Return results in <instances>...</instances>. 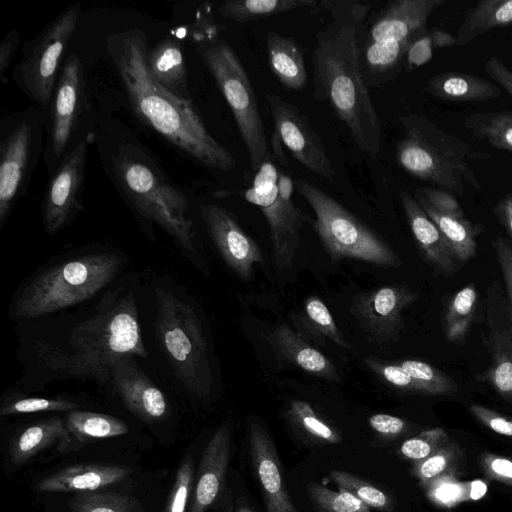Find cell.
Wrapping results in <instances>:
<instances>
[{
	"label": "cell",
	"mask_w": 512,
	"mask_h": 512,
	"mask_svg": "<svg viewBox=\"0 0 512 512\" xmlns=\"http://www.w3.org/2000/svg\"><path fill=\"white\" fill-rule=\"evenodd\" d=\"M273 123L271 147L282 165H288L282 150L285 146L292 157L312 173L334 181L336 171L327 150L306 115L279 95H265Z\"/></svg>",
	"instance_id": "13"
},
{
	"label": "cell",
	"mask_w": 512,
	"mask_h": 512,
	"mask_svg": "<svg viewBox=\"0 0 512 512\" xmlns=\"http://www.w3.org/2000/svg\"><path fill=\"white\" fill-rule=\"evenodd\" d=\"M290 318L305 340L309 339L323 345L326 339H329L341 348H351L326 304L316 296L308 297L304 301L303 308Z\"/></svg>",
	"instance_id": "31"
},
{
	"label": "cell",
	"mask_w": 512,
	"mask_h": 512,
	"mask_svg": "<svg viewBox=\"0 0 512 512\" xmlns=\"http://www.w3.org/2000/svg\"><path fill=\"white\" fill-rule=\"evenodd\" d=\"M122 263L119 254L106 251L59 262L23 288L11 313L16 318H35L90 299L113 280Z\"/></svg>",
	"instance_id": "7"
},
{
	"label": "cell",
	"mask_w": 512,
	"mask_h": 512,
	"mask_svg": "<svg viewBox=\"0 0 512 512\" xmlns=\"http://www.w3.org/2000/svg\"><path fill=\"white\" fill-rule=\"evenodd\" d=\"M146 66L150 75L167 91L178 98L191 99L185 55L179 38L166 36L148 49Z\"/></svg>",
	"instance_id": "26"
},
{
	"label": "cell",
	"mask_w": 512,
	"mask_h": 512,
	"mask_svg": "<svg viewBox=\"0 0 512 512\" xmlns=\"http://www.w3.org/2000/svg\"><path fill=\"white\" fill-rule=\"evenodd\" d=\"M320 3L317 0H229L218 5L217 11L225 19L246 23L291 10L315 8Z\"/></svg>",
	"instance_id": "35"
},
{
	"label": "cell",
	"mask_w": 512,
	"mask_h": 512,
	"mask_svg": "<svg viewBox=\"0 0 512 512\" xmlns=\"http://www.w3.org/2000/svg\"><path fill=\"white\" fill-rule=\"evenodd\" d=\"M131 472V469L122 466L80 464L42 478L34 488L40 492H94L116 485Z\"/></svg>",
	"instance_id": "24"
},
{
	"label": "cell",
	"mask_w": 512,
	"mask_h": 512,
	"mask_svg": "<svg viewBox=\"0 0 512 512\" xmlns=\"http://www.w3.org/2000/svg\"><path fill=\"white\" fill-rule=\"evenodd\" d=\"M416 299L417 294L406 285H385L356 295L350 311L372 341L391 343L403 329L404 310Z\"/></svg>",
	"instance_id": "16"
},
{
	"label": "cell",
	"mask_w": 512,
	"mask_h": 512,
	"mask_svg": "<svg viewBox=\"0 0 512 512\" xmlns=\"http://www.w3.org/2000/svg\"><path fill=\"white\" fill-rule=\"evenodd\" d=\"M471 415L493 432L512 438V417L479 404L469 407Z\"/></svg>",
	"instance_id": "51"
},
{
	"label": "cell",
	"mask_w": 512,
	"mask_h": 512,
	"mask_svg": "<svg viewBox=\"0 0 512 512\" xmlns=\"http://www.w3.org/2000/svg\"><path fill=\"white\" fill-rule=\"evenodd\" d=\"M195 482L194 462L187 457L177 470L169 496L167 512H185Z\"/></svg>",
	"instance_id": "46"
},
{
	"label": "cell",
	"mask_w": 512,
	"mask_h": 512,
	"mask_svg": "<svg viewBox=\"0 0 512 512\" xmlns=\"http://www.w3.org/2000/svg\"><path fill=\"white\" fill-rule=\"evenodd\" d=\"M463 124L477 139L512 153V111L477 112L466 116Z\"/></svg>",
	"instance_id": "36"
},
{
	"label": "cell",
	"mask_w": 512,
	"mask_h": 512,
	"mask_svg": "<svg viewBox=\"0 0 512 512\" xmlns=\"http://www.w3.org/2000/svg\"><path fill=\"white\" fill-rule=\"evenodd\" d=\"M294 182L266 161L257 171L253 185L238 193L257 206L270 231L272 255L276 268L286 271L293 267L300 247V233L308 217L293 201Z\"/></svg>",
	"instance_id": "11"
},
{
	"label": "cell",
	"mask_w": 512,
	"mask_h": 512,
	"mask_svg": "<svg viewBox=\"0 0 512 512\" xmlns=\"http://www.w3.org/2000/svg\"><path fill=\"white\" fill-rule=\"evenodd\" d=\"M111 178L136 216L166 232L180 250L201 267L196 232L186 195L140 143L123 140L109 156Z\"/></svg>",
	"instance_id": "4"
},
{
	"label": "cell",
	"mask_w": 512,
	"mask_h": 512,
	"mask_svg": "<svg viewBox=\"0 0 512 512\" xmlns=\"http://www.w3.org/2000/svg\"><path fill=\"white\" fill-rule=\"evenodd\" d=\"M105 43L130 106L142 123L206 167L223 172L236 167V159L209 133L192 99L178 98L150 75L142 30L111 33Z\"/></svg>",
	"instance_id": "2"
},
{
	"label": "cell",
	"mask_w": 512,
	"mask_h": 512,
	"mask_svg": "<svg viewBox=\"0 0 512 512\" xmlns=\"http://www.w3.org/2000/svg\"><path fill=\"white\" fill-rule=\"evenodd\" d=\"M411 41H365L362 44L360 62L367 86H378L396 77L405 66Z\"/></svg>",
	"instance_id": "29"
},
{
	"label": "cell",
	"mask_w": 512,
	"mask_h": 512,
	"mask_svg": "<svg viewBox=\"0 0 512 512\" xmlns=\"http://www.w3.org/2000/svg\"><path fill=\"white\" fill-rule=\"evenodd\" d=\"M330 477L339 490L351 493L368 507L383 511L393 509L391 497L367 481L343 470L330 471Z\"/></svg>",
	"instance_id": "40"
},
{
	"label": "cell",
	"mask_w": 512,
	"mask_h": 512,
	"mask_svg": "<svg viewBox=\"0 0 512 512\" xmlns=\"http://www.w3.org/2000/svg\"><path fill=\"white\" fill-rule=\"evenodd\" d=\"M294 187L314 212L315 218L308 217V221L331 260L349 259L384 268L402 265L395 250L335 198L304 179H296Z\"/></svg>",
	"instance_id": "8"
},
{
	"label": "cell",
	"mask_w": 512,
	"mask_h": 512,
	"mask_svg": "<svg viewBox=\"0 0 512 512\" xmlns=\"http://www.w3.org/2000/svg\"><path fill=\"white\" fill-rule=\"evenodd\" d=\"M512 24V0H482L470 8L456 35V46L467 45L496 27Z\"/></svg>",
	"instance_id": "33"
},
{
	"label": "cell",
	"mask_w": 512,
	"mask_h": 512,
	"mask_svg": "<svg viewBox=\"0 0 512 512\" xmlns=\"http://www.w3.org/2000/svg\"><path fill=\"white\" fill-rule=\"evenodd\" d=\"M331 20L315 36L313 96L328 102L358 147L372 159L381 151L382 125L361 70V32L370 5L324 1Z\"/></svg>",
	"instance_id": "1"
},
{
	"label": "cell",
	"mask_w": 512,
	"mask_h": 512,
	"mask_svg": "<svg viewBox=\"0 0 512 512\" xmlns=\"http://www.w3.org/2000/svg\"><path fill=\"white\" fill-rule=\"evenodd\" d=\"M251 466L260 483L266 512H299L287 492L272 439L256 419L248 422Z\"/></svg>",
	"instance_id": "19"
},
{
	"label": "cell",
	"mask_w": 512,
	"mask_h": 512,
	"mask_svg": "<svg viewBox=\"0 0 512 512\" xmlns=\"http://www.w3.org/2000/svg\"><path fill=\"white\" fill-rule=\"evenodd\" d=\"M447 0H396L373 19L365 41H411L425 30L429 17Z\"/></svg>",
	"instance_id": "20"
},
{
	"label": "cell",
	"mask_w": 512,
	"mask_h": 512,
	"mask_svg": "<svg viewBox=\"0 0 512 512\" xmlns=\"http://www.w3.org/2000/svg\"><path fill=\"white\" fill-rule=\"evenodd\" d=\"M81 3L67 6L23 47L22 58L12 71L17 87L36 106L49 107L68 44L75 32Z\"/></svg>",
	"instance_id": "12"
},
{
	"label": "cell",
	"mask_w": 512,
	"mask_h": 512,
	"mask_svg": "<svg viewBox=\"0 0 512 512\" xmlns=\"http://www.w3.org/2000/svg\"><path fill=\"white\" fill-rule=\"evenodd\" d=\"M201 217L226 265L242 280L249 281L255 266L264 262L263 253L226 208L203 204Z\"/></svg>",
	"instance_id": "18"
},
{
	"label": "cell",
	"mask_w": 512,
	"mask_h": 512,
	"mask_svg": "<svg viewBox=\"0 0 512 512\" xmlns=\"http://www.w3.org/2000/svg\"><path fill=\"white\" fill-rule=\"evenodd\" d=\"M429 31L435 50L456 46V37H454L451 33L439 27H433L429 29Z\"/></svg>",
	"instance_id": "57"
},
{
	"label": "cell",
	"mask_w": 512,
	"mask_h": 512,
	"mask_svg": "<svg viewBox=\"0 0 512 512\" xmlns=\"http://www.w3.org/2000/svg\"><path fill=\"white\" fill-rule=\"evenodd\" d=\"M434 45L429 29H425L413 38L405 57V69L412 72L433 58Z\"/></svg>",
	"instance_id": "49"
},
{
	"label": "cell",
	"mask_w": 512,
	"mask_h": 512,
	"mask_svg": "<svg viewBox=\"0 0 512 512\" xmlns=\"http://www.w3.org/2000/svg\"><path fill=\"white\" fill-rule=\"evenodd\" d=\"M413 196L416 199L423 200L439 212L453 214L456 216H466L454 194L445 190L432 187H422L416 189Z\"/></svg>",
	"instance_id": "48"
},
{
	"label": "cell",
	"mask_w": 512,
	"mask_h": 512,
	"mask_svg": "<svg viewBox=\"0 0 512 512\" xmlns=\"http://www.w3.org/2000/svg\"><path fill=\"white\" fill-rule=\"evenodd\" d=\"M89 141H79L64 156L49 178L42 202L46 232L58 233L82 208Z\"/></svg>",
	"instance_id": "15"
},
{
	"label": "cell",
	"mask_w": 512,
	"mask_h": 512,
	"mask_svg": "<svg viewBox=\"0 0 512 512\" xmlns=\"http://www.w3.org/2000/svg\"><path fill=\"white\" fill-rule=\"evenodd\" d=\"M287 414L290 421L310 437L327 443L340 442L339 434L318 417L308 402L293 400Z\"/></svg>",
	"instance_id": "42"
},
{
	"label": "cell",
	"mask_w": 512,
	"mask_h": 512,
	"mask_svg": "<svg viewBox=\"0 0 512 512\" xmlns=\"http://www.w3.org/2000/svg\"><path fill=\"white\" fill-rule=\"evenodd\" d=\"M431 501L441 506H454L467 499H473L471 485L457 482L454 477H443L425 486Z\"/></svg>",
	"instance_id": "47"
},
{
	"label": "cell",
	"mask_w": 512,
	"mask_h": 512,
	"mask_svg": "<svg viewBox=\"0 0 512 512\" xmlns=\"http://www.w3.org/2000/svg\"><path fill=\"white\" fill-rule=\"evenodd\" d=\"M495 215L512 236V193L502 198L494 208Z\"/></svg>",
	"instance_id": "56"
},
{
	"label": "cell",
	"mask_w": 512,
	"mask_h": 512,
	"mask_svg": "<svg viewBox=\"0 0 512 512\" xmlns=\"http://www.w3.org/2000/svg\"><path fill=\"white\" fill-rule=\"evenodd\" d=\"M398 363L417 382L423 394L442 396L452 395L458 391L453 378L427 362L407 359Z\"/></svg>",
	"instance_id": "39"
},
{
	"label": "cell",
	"mask_w": 512,
	"mask_h": 512,
	"mask_svg": "<svg viewBox=\"0 0 512 512\" xmlns=\"http://www.w3.org/2000/svg\"><path fill=\"white\" fill-rule=\"evenodd\" d=\"M37 355L48 372L59 377L91 378L105 383L124 358L147 356L132 292L118 290L76 325L63 344L39 342Z\"/></svg>",
	"instance_id": "3"
},
{
	"label": "cell",
	"mask_w": 512,
	"mask_h": 512,
	"mask_svg": "<svg viewBox=\"0 0 512 512\" xmlns=\"http://www.w3.org/2000/svg\"><path fill=\"white\" fill-rule=\"evenodd\" d=\"M502 291L490 290L485 305L486 344L490 367L477 379L488 383L502 398L512 401V309Z\"/></svg>",
	"instance_id": "17"
},
{
	"label": "cell",
	"mask_w": 512,
	"mask_h": 512,
	"mask_svg": "<svg viewBox=\"0 0 512 512\" xmlns=\"http://www.w3.org/2000/svg\"><path fill=\"white\" fill-rule=\"evenodd\" d=\"M484 475L492 481L512 486V460L493 453L484 452L479 458Z\"/></svg>",
	"instance_id": "50"
},
{
	"label": "cell",
	"mask_w": 512,
	"mask_h": 512,
	"mask_svg": "<svg viewBox=\"0 0 512 512\" xmlns=\"http://www.w3.org/2000/svg\"><path fill=\"white\" fill-rule=\"evenodd\" d=\"M399 197L412 235L425 261L441 273H454L457 260L438 227L407 190L401 189Z\"/></svg>",
	"instance_id": "23"
},
{
	"label": "cell",
	"mask_w": 512,
	"mask_h": 512,
	"mask_svg": "<svg viewBox=\"0 0 512 512\" xmlns=\"http://www.w3.org/2000/svg\"><path fill=\"white\" fill-rule=\"evenodd\" d=\"M69 441L64 420L51 417L38 421L14 437L10 446V459L14 465H22L42 450L58 444L60 451Z\"/></svg>",
	"instance_id": "30"
},
{
	"label": "cell",
	"mask_w": 512,
	"mask_h": 512,
	"mask_svg": "<svg viewBox=\"0 0 512 512\" xmlns=\"http://www.w3.org/2000/svg\"><path fill=\"white\" fill-rule=\"evenodd\" d=\"M451 440L444 429L432 428L405 440L400 447V452L403 457L417 462L434 454Z\"/></svg>",
	"instance_id": "44"
},
{
	"label": "cell",
	"mask_w": 512,
	"mask_h": 512,
	"mask_svg": "<svg viewBox=\"0 0 512 512\" xmlns=\"http://www.w3.org/2000/svg\"><path fill=\"white\" fill-rule=\"evenodd\" d=\"M266 338L280 360L306 373L331 381H339L340 377L334 364L286 323H281L267 332Z\"/></svg>",
	"instance_id": "25"
},
{
	"label": "cell",
	"mask_w": 512,
	"mask_h": 512,
	"mask_svg": "<svg viewBox=\"0 0 512 512\" xmlns=\"http://www.w3.org/2000/svg\"><path fill=\"white\" fill-rule=\"evenodd\" d=\"M230 442V429L223 424L203 451L188 512H206L219 496L229 464Z\"/></svg>",
	"instance_id": "21"
},
{
	"label": "cell",
	"mask_w": 512,
	"mask_h": 512,
	"mask_svg": "<svg viewBox=\"0 0 512 512\" xmlns=\"http://www.w3.org/2000/svg\"><path fill=\"white\" fill-rule=\"evenodd\" d=\"M416 200L438 227L457 261L467 262L475 256L478 231L466 216L442 213L429 206L423 200Z\"/></svg>",
	"instance_id": "34"
},
{
	"label": "cell",
	"mask_w": 512,
	"mask_h": 512,
	"mask_svg": "<svg viewBox=\"0 0 512 512\" xmlns=\"http://www.w3.org/2000/svg\"><path fill=\"white\" fill-rule=\"evenodd\" d=\"M125 406L143 420L154 422L168 414V403L162 391L155 386L131 361L124 358L111 376Z\"/></svg>",
	"instance_id": "22"
},
{
	"label": "cell",
	"mask_w": 512,
	"mask_h": 512,
	"mask_svg": "<svg viewBox=\"0 0 512 512\" xmlns=\"http://www.w3.org/2000/svg\"><path fill=\"white\" fill-rule=\"evenodd\" d=\"M69 441L62 451H69L91 441L124 435L127 425L120 419L100 413L73 410L64 419Z\"/></svg>",
	"instance_id": "32"
},
{
	"label": "cell",
	"mask_w": 512,
	"mask_h": 512,
	"mask_svg": "<svg viewBox=\"0 0 512 512\" xmlns=\"http://www.w3.org/2000/svg\"><path fill=\"white\" fill-rule=\"evenodd\" d=\"M268 65L279 83L287 91H300L308 81L302 48L289 36L274 31L266 35Z\"/></svg>",
	"instance_id": "27"
},
{
	"label": "cell",
	"mask_w": 512,
	"mask_h": 512,
	"mask_svg": "<svg viewBox=\"0 0 512 512\" xmlns=\"http://www.w3.org/2000/svg\"><path fill=\"white\" fill-rule=\"evenodd\" d=\"M430 95L456 102L488 101L501 95V89L489 80L463 72H443L425 85Z\"/></svg>",
	"instance_id": "28"
},
{
	"label": "cell",
	"mask_w": 512,
	"mask_h": 512,
	"mask_svg": "<svg viewBox=\"0 0 512 512\" xmlns=\"http://www.w3.org/2000/svg\"><path fill=\"white\" fill-rule=\"evenodd\" d=\"M478 295L470 283L458 290L450 299L444 316V333L450 342L465 338L475 317Z\"/></svg>",
	"instance_id": "37"
},
{
	"label": "cell",
	"mask_w": 512,
	"mask_h": 512,
	"mask_svg": "<svg viewBox=\"0 0 512 512\" xmlns=\"http://www.w3.org/2000/svg\"><path fill=\"white\" fill-rule=\"evenodd\" d=\"M307 491L318 512H371L370 507L346 491H333L314 482L307 486Z\"/></svg>",
	"instance_id": "41"
},
{
	"label": "cell",
	"mask_w": 512,
	"mask_h": 512,
	"mask_svg": "<svg viewBox=\"0 0 512 512\" xmlns=\"http://www.w3.org/2000/svg\"><path fill=\"white\" fill-rule=\"evenodd\" d=\"M72 512H133L131 498L112 492H83L69 503Z\"/></svg>",
	"instance_id": "43"
},
{
	"label": "cell",
	"mask_w": 512,
	"mask_h": 512,
	"mask_svg": "<svg viewBox=\"0 0 512 512\" xmlns=\"http://www.w3.org/2000/svg\"><path fill=\"white\" fill-rule=\"evenodd\" d=\"M492 245L505 283L509 305L512 309V247L500 237L493 241Z\"/></svg>",
	"instance_id": "52"
},
{
	"label": "cell",
	"mask_w": 512,
	"mask_h": 512,
	"mask_svg": "<svg viewBox=\"0 0 512 512\" xmlns=\"http://www.w3.org/2000/svg\"><path fill=\"white\" fill-rule=\"evenodd\" d=\"M464 456L460 447L451 440L429 457L417 461L413 466V474L425 487L443 477H455L463 464Z\"/></svg>",
	"instance_id": "38"
},
{
	"label": "cell",
	"mask_w": 512,
	"mask_h": 512,
	"mask_svg": "<svg viewBox=\"0 0 512 512\" xmlns=\"http://www.w3.org/2000/svg\"><path fill=\"white\" fill-rule=\"evenodd\" d=\"M156 331L177 377L192 395L209 398L213 373L208 343L193 306L169 291L157 290Z\"/></svg>",
	"instance_id": "9"
},
{
	"label": "cell",
	"mask_w": 512,
	"mask_h": 512,
	"mask_svg": "<svg viewBox=\"0 0 512 512\" xmlns=\"http://www.w3.org/2000/svg\"><path fill=\"white\" fill-rule=\"evenodd\" d=\"M369 424L375 431L385 436H398L408 427L402 418L384 413L372 415Z\"/></svg>",
	"instance_id": "54"
},
{
	"label": "cell",
	"mask_w": 512,
	"mask_h": 512,
	"mask_svg": "<svg viewBox=\"0 0 512 512\" xmlns=\"http://www.w3.org/2000/svg\"><path fill=\"white\" fill-rule=\"evenodd\" d=\"M46 109L29 107L0 121V229L29 187L44 152Z\"/></svg>",
	"instance_id": "10"
},
{
	"label": "cell",
	"mask_w": 512,
	"mask_h": 512,
	"mask_svg": "<svg viewBox=\"0 0 512 512\" xmlns=\"http://www.w3.org/2000/svg\"><path fill=\"white\" fill-rule=\"evenodd\" d=\"M21 37L16 28H13L2 39L0 44V82L6 84L8 82L6 72L17 51Z\"/></svg>",
	"instance_id": "53"
},
{
	"label": "cell",
	"mask_w": 512,
	"mask_h": 512,
	"mask_svg": "<svg viewBox=\"0 0 512 512\" xmlns=\"http://www.w3.org/2000/svg\"><path fill=\"white\" fill-rule=\"evenodd\" d=\"M404 135L396 146L399 166L412 177L430 182L439 189L464 196L466 185L479 190L473 162L490 155L439 128L425 116L399 117Z\"/></svg>",
	"instance_id": "5"
},
{
	"label": "cell",
	"mask_w": 512,
	"mask_h": 512,
	"mask_svg": "<svg viewBox=\"0 0 512 512\" xmlns=\"http://www.w3.org/2000/svg\"><path fill=\"white\" fill-rule=\"evenodd\" d=\"M485 72L495 80L512 98V71L497 56L485 63Z\"/></svg>",
	"instance_id": "55"
},
{
	"label": "cell",
	"mask_w": 512,
	"mask_h": 512,
	"mask_svg": "<svg viewBox=\"0 0 512 512\" xmlns=\"http://www.w3.org/2000/svg\"><path fill=\"white\" fill-rule=\"evenodd\" d=\"M85 88L81 59L76 53L70 54L61 67L48 107L47 138L43 153L49 175L68 153L67 148L85 106Z\"/></svg>",
	"instance_id": "14"
},
{
	"label": "cell",
	"mask_w": 512,
	"mask_h": 512,
	"mask_svg": "<svg viewBox=\"0 0 512 512\" xmlns=\"http://www.w3.org/2000/svg\"><path fill=\"white\" fill-rule=\"evenodd\" d=\"M77 405L66 399L42 397H13L5 400L0 413L3 416L49 411H73Z\"/></svg>",
	"instance_id": "45"
},
{
	"label": "cell",
	"mask_w": 512,
	"mask_h": 512,
	"mask_svg": "<svg viewBox=\"0 0 512 512\" xmlns=\"http://www.w3.org/2000/svg\"><path fill=\"white\" fill-rule=\"evenodd\" d=\"M234 512H254V511L247 505H241Z\"/></svg>",
	"instance_id": "58"
},
{
	"label": "cell",
	"mask_w": 512,
	"mask_h": 512,
	"mask_svg": "<svg viewBox=\"0 0 512 512\" xmlns=\"http://www.w3.org/2000/svg\"><path fill=\"white\" fill-rule=\"evenodd\" d=\"M196 50L225 98L247 150L249 163L257 172L270 155L261 111L248 74L231 45L217 35L207 19H198L193 31Z\"/></svg>",
	"instance_id": "6"
}]
</instances>
